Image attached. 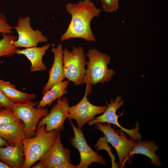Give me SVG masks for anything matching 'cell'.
<instances>
[{
	"instance_id": "6da1fadb",
	"label": "cell",
	"mask_w": 168,
	"mask_h": 168,
	"mask_svg": "<svg viewBox=\"0 0 168 168\" xmlns=\"http://www.w3.org/2000/svg\"><path fill=\"white\" fill-rule=\"evenodd\" d=\"M65 9L71 18L67 30L60 36V41L79 38L87 42H95L91 24L93 18L99 16L101 9L91 0H80L77 3L68 2Z\"/></svg>"
},
{
	"instance_id": "7a4b0ae2",
	"label": "cell",
	"mask_w": 168,
	"mask_h": 168,
	"mask_svg": "<svg viewBox=\"0 0 168 168\" xmlns=\"http://www.w3.org/2000/svg\"><path fill=\"white\" fill-rule=\"evenodd\" d=\"M35 136L26 138L23 141L25 162L22 168H29L48 151L55 142L60 130L49 132L45 130V126H37Z\"/></svg>"
},
{
	"instance_id": "3957f363",
	"label": "cell",
	"mask_w": 168,
	"mask_h": 168,
	"mask_svg": "<svg viewBox=\"0 0 168 168\" xmlns=\"http://www.w3.org/2000/svg\"><path fill=\"white\" fill-rule=\"evenodd\" d=\"M86 55L88 60L86 62L87 68L84 83L92 86L99 83L109 82L115 74L113 70L108 68L111 59L110 55L96 48L89 49Z\"/></svg>"
},
{
	"instance_id": "277c9868",
	"label": "cell",
	"mask_w": 168,
	"mask_h": 168,
	"mask_svg": "<svg viewBox=\"0 0 168 168\" xmlns=\"http://www.w3.org/2000/svg\"><path fill=\"white\" fill-rule=\"evenodd\" d=\"M72 50L63 49V61L65 78L76 86L84 84L86 69V55L83 48L73 46Z\"/></svg>"
},
{
	"instance_id": "5b68a950",
	"label": "cell",
	"mask_w": 168,
	"mask_h": 168,
	"mask_svg": "<svg viewBox=\"0 0 168 168\" xmlns=\"http://www.w3.org/2000/svg\"><path fill=\"white\" fill-rule=\"evenodd\" d=\"M95 128L101 131L104 134L106 141L110 143L115 148L119 159V166H123L125 161L130 162L129 155L137 142L134 140L128 139L124 131L120 129H115L111 124L107 123H99L95 124Z\"/></svg>"
},
{
	"instance_id": "8992f818",
	"label": "cell",
	"mask_w": 168,
	"mask_h": 168,
	"mask_svg": "<svg viewBox=\"0 0 168 168\" xmlns=\"http://www.w3.org/2000/svg\"><path fill=\"white\" fill-rule=\"evenodd\" d=\"M39 102L31 101L24 104L14 103L13 110L24 124V132L26 138H30L35 136L36 126L40 119L48 114L45 108H35L34 107Z\"/></svg>"
},
{
	"instance_id": "52a82bcc",
	"label": "cell",
	"mask_w": 168,
	"mask_h": 168,
	"mask_svg": "<svg viewBox=\"0 0 168 168\" xmlns=\"http://www.w3.org/2000/svg\"><path fill=\"white\" fill-rule=\"evenodd\" d=\"M92 86L86 85L85 94L81 100L76 105L69 106L68 120L72 119L77 122V128L81 129L86 123L94 119L97 114H103L107 106H99L91 104L87 96L92 93Z\"/></svg>"
},
{
	"instance_id": "ba28073f",
	"label": "cell",
	"mask_w": 168,
	"mask_h": 168,
	"mask_svg": "<svg viewBox=\"0 0 168 168\" xmlns=\"http://www.w3.org/2000/svg\"><path fill=\"white\" fill-rule=\"evenodd\" d=\"M73 132L74 136L71 138L70 142L72 146L77 149L80 156V161L77 168H87L93 163L105 166L107 163L103 156L99 155L89 146L82 130L77 128L72 120H69Z\"/></svg>"
},
{
	"instance_id": "9c48e42d",
	"label": "cell",
	"mask_w": 168,
	"mask_h": 168,
	"mask_svg": "<svg viewBox=\"0 0 168 168\" xmlns=\"http://www.w3.org/2000/svg\"><path fill=\"white\" fill-rule=\"evenodd\" d=\"M124 102L122 100L120 96H117L115 99L110 100V103L107 102L106 109L102 115L95 117L88 122L89 126H91L99 123H107L114 124L123 130L126 134H128L131 138L137 142L140 140L141 136L138 132L139 123L137 122L135 128L130 129H126L121 126L118 121V118L123 114V112L120 115H118L116 114L117 110L124 105Z\"/></svg>"
},
{
	"instance_id": "30bf717a",
	"label": "cell",
	"mask_w": 168,
	"mask_h": 168,
	"mask_svg": "<svg viewBox=\"0 0 168 168\" xmlns=\"http://www.w3.org/2000/svg\"><path fill=\"white\" fill-rule=\"evenodd\" d=\"M13 28L18 34V38L13 42L17 48H27L37 46L39 43L48 41V38L43 34L41 31L32 28L29 16L18 18L17 25Z\"/></svg>"
},
{
	"instance_id": "8fae6325",
	"label": "cell",
	"mask_w": 168,
	"mask_h": 168,
	"mask_svg": "<svg viewBox=\"0 0 168 168\" xmlns=\"http://www.w3.org/2000/svg\"><path fill=\"white\" fill-rule=\"evenodd\" d=\"M69 101L67 97L57 99L56 104L53 106L49 113L43 117L38 124V126H45V130L64 131V123L69 115Z\"/></svg>"
},
{
	"instance_id": "7c38bea8",
	"label": "cell",
	"mask_w": 168,
	"mask_h": 168,
	"mask_svg": "<svg viewBox=\"0 0 168 168\" xmlns=\"http://www.w3.org/2000/svg\"><path fill=\"white\" fill-rule=\"evenodd\" d=\"M70 152L68 149L63 146L60 131L54 143L39 161L43 168H55L63 163H71Z\"/></svg>"
},
{
	"instance_id": "4fadbf2b",
	"label": "cell",
	"mask_w": 168,
	"mask_h": 168,
	"mask_svg": "<svg viewBox=\"0 0 168 168\" xmlns=\"http://www.w3.org/2000/svg\"><path fill=\"white\" fill-rule=\"evenodd\" d=\"M51 51L54 54V60L52 66L49 70L48 82L42 88L43 96L54 86L63 81L65 78L63 61L62 45L59 44L56 47H53Z\"/></svg>"
},
{
	"instance_id": "5bb4252c",
	"label": "cell",
	"mask_w": 168,
	"mask_h": 168,
	"mask_svg": "<svg viewBox=\"0 0 168 168\" xmlns=\"http://www.w3.org/2000/svg\"><path fill=\"white\" fill-rule=\"evenodd\" d=\"M0 160L10 168H22L25 162L23 143L0 147Z\"/></svg>"
},
{
	"instance_id": "9a60e30c",
	"label": "cell",
	"mask_w": 168,
	"mask_h": 168,
	"mask_svg": "<svg viewBox=\"0 0 168 168\" xmlns=\"http://www.w3.org/2000/svg\"><path fill=\"white\" fill-rule=\"evenodd\" d=\"M0 137L10 145L22 143L26 139L23 122L20 119L0 124Z\"/></svg>"
},
{
	"instance_id": "2e32d148",
	"label": "cell",
	"mask_w": 168,
	"mask_h": 168,
	"mask_svg": "<svg viewBox=\"0 0 168 168\" xmlns=\"http://www.w3.org/2000/svg\"><path fill=\"white\" fill-rule=\"evenodd\" d=\"M50 46L51 44H48L41 47L35 46L22 50L17 49L15 54L24 55L30 61L31 63L30 72L44 71L47 69V67L43 63L42 58Z\"/></svg>"
},
{
	"instance_id": "e0dca14e",
	"label": "cell",
	"mask_w": 168,
	"mask_h": 168,
	"mask_svg": "<svg viewBox=\"0 0 168 168\" xmlns=\"http://www.w3.org/2000/svg\"><path fill=\"white\" fill-rule=\"evenodd\" d=\"M133 149L129 155V156L132 157L134 154H141L145 155L151 160V163L154 166H159L161 165L159 157L155 152L159 150V147L152 141H137Z\"/></svg>"
},
{
	"instance_id": "ac0fdd59",
	"label": "cell",
	"mask_w": 168,
	"mask_h": 168,
	"mask_svg": "<svg viewBox=\"0 0 168 168\" xmlns=\"http://www.w3.org/2000/svg\"><path fill=\"white\" fill-rule=\"evenodd\" d=\"M0 90L9 100L15 104L29 102L35 99L36 96L35 94H27L19 91L14 85L0 79Z\"/></svg>"
},
{
	"instance_id": "d6986e66",
	"label": "cell",
	"mask_w": 168,
	"mask_h": 168,
	"mask_svg": "<svg viewBox=\"0 0 168 168\" xmlns=\"http://www.w3.org/2000/svg\"><path fill=\"white\" fill-rule=\"evenodd\" d=\"M68 81H64L55 85L48 91L39 102L37 108H42L47 105L50 106L56 100L61 98L67 93L66 89L69 84Z\"/></svg>"
},
{
	"instance_id": "ffe728a7",
	"label": "cell",
	"mask_w": 168,
	"mask_h": 168,
	"mask_svg": "<svg viewBox=\"0 0 168 168\" xmlns=\"http://www.w3.org/2000/svg\"><path fill=\"white\" fill-rule=\"evenodd\" d=\"M2 38L0 40V58L6 56L10 57L15 54L17 48L13 44L17 37L11 34L1 33Z\"/></svg>"
},
{
	"instance_id": "44dd1931",
	"label": "cell",
	"mask_w": 168,
	"mask_h": 168,
	"mask_svg": "<svg viewBox=\"0 0 168 168\" xmlns=\"http://www.w3.org/2000/svg\"><path fill=\"white\" fill-rule=\"evenodd\" d=\"M19 119L13 110L4 108L0 109V124L14 122Z\"/></svg>"
},
{
	"instance_id": "7402d4cb",
	"label": "cell",
	"mask_w": 168,
	"mask_h": 168,
	"mask_svg": "<svg viewBox=\"0 0 168 168\" xmlns=\"http://www.w3.org/2000/svg\"><path fill=\"white\" fill-rule=\"evenodd\" d=\"M103 10L107 13L117 11L119 8V0H100Z\"/></svg>"
},
{
	"instance_id": "603a6c76",
	"label": "cell",
	"mask_w": 168,
	"mask_h": 168,
	"mask_svg": "<svg viewBox=\"0 0 168 168\" xmlns=\"http://www.w3.org/2000/svg\"><path fill=\"white\" fill-rule=\"evenodd\" d=\"M13 29L12 26L7 23L5 15L0 13V33L12 34L13 33Z\"/></svg>"
},
{
	"instance_id": "cb8c5ba5",
	"label": "cell",
	"mask_w": 168,
	"mask_h": 168,
	"mask_svg": "<svg viewBox=\"0 0 168 168\" xmlns=\"http://www.w3.org/2000/svg\"><path fill=\"white\" fill-rule=\"evenodd\" d=\"M14 103L9 100L0 90V105L5 109L13 110Z\"/></svg>"
},
{
	"instance_id": "d4e9b609",
	"label": "cell",
	"mask_w": 168,
	"mask_h": 168,
	"mask_svg": "<svg viewBox=\"0 0 168 168\" xmlns=\"http://www.w3.org/2000/svg\"><path fill=\"white\" fill-rule=\"evenodd\" d=\"M55 168H77V167L71 163H65L58 165Z\"/></svg>"
},
{
	"instance_id": "484cf974",
	"label": "cell",
	"mask_w": 168,
	"mask_h": 168,
	"mask_svg": "<svg viewBox=\"0 0 168 168\" xmlns=\"http://www.w3.org/2000/svg\"><path fill=\"white\" fill-rule=\"evenodd\" d=\"M8 145H10L6 141L0 137V147Z\"/></svg>"
},
{
	"instance_id": "4316f807",
	"label": "cell",
	"mask_w": 168,
	"mask_h": 168,
	"mask_svg": "<svg viewBox=\"0 0 168 168\" xmlns=\"http://www.w3.org/2000/svg\"><path fill=\"white\" fill-rule=\"evenodd\" d=\"M0 168H10V167L4 162L0 161Z\"/></svg>"
},
{
	"instance_id": "83f0119b",
	"label": "cell",
	"mask_w": 168,
	"mask_h": 168,
	"mask_svg": "<svg viewBox=\"0 0 168 168\" xmlns=\"http://www.w3.org/2000/svg\"><path fill=\"white\" fill-rule=\"evenodd\" d=\"M32 168H43V166L42 164L40 162H38L36 165L32 166Z\"/></svg>"
},
{
	"instance_id": "f1b7e54d",
	"label": "cell",
	"mask_w": 168,
	"mask_h": 168,
	"mask_svg": "<svg viewBox=\"0 0 168 168\" xmlns=\"http://www.w3.org/2000/svg\"><path fill=\"white\" fill-rule=\"evenodd\" d=\"M2 108V107L0 105V109Z\"/></svg>"
}]
</instances>
